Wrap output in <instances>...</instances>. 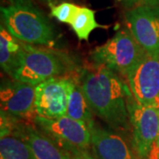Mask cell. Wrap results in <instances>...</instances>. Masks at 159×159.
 Segmentation results:
<instances>
[{
	"mask_svg": "<svg viewBox=\"0 0 159 159\" xmlns=\"http://www.w3.org/2000/svg\"><path fill=\"white\" fill-rule=\"evenodd\" d=\"M80 83L94 114L115 132L131 131L127 97L130 89L122 77L102 66L84 69Z\"/></svg>",
	"mask_w": 159,
	"mask_h": 159,
	"instance_id": "cell-1",
	"label": "cell"
},
{
	"mask_svg": "<svg viewBox=\"0 0 159 159\" xmlns=\"http://www.w3.org/2000/svg\"><path fill=\"white\" fill-rule=\"evenodd\" d=\"M5 28L19 41L31 45L52 46L56 32L43 12L29 0H12L1 7Z\"/></svg>",
	"mask_w": 159,
	"mask_h": 159,
	"instance_id": "cell-2",
	"label": "cell"
},
{
	"mask_svg": "<svg viewBox=\"0 0 159 159\" xmlns=\"http://www.w3.org/2000/svg\"><path fill=\"white\" fill-rule=\"evenodd\" d=\"M24 51L12 79L37 86L47 80L66 76L75 70L74 61L61 51L36 48L23 43Z\"/></svg>",
	"mask_w": 159,
	"mask_h": 159,
	"instance_id": "cell-3",
	"label": "cell"
},
{
	"mask_svg": "<svg viewBox=\"0 0 159 159\" xmlns=\"http://www.w3.org/2000/svg\"><path fill=\"white\" fill-rule=\"evenodd\" d=\"M146 56L148 54L126 29L118 31L90 54L95 65L102 66L125 78Z\"/></svg>",
	"mask_w": 159,
	"mask_h": 159,
	"instance_id": "cell-4",
	"label": "cell"
},
{
	"mask_svg": "<svg viewBox=\"0 0 159 159\" xmlns=\"http://www.w3.org/2000/svg\"><path fill=\"white\" fill-rule=\"evenodd\" d=\"M132 149L138 159H147L156 145L159 131V109L140 104L131 91L127 97Z\"/></svg>",
	"mask_w": 159,
	"mask_h": 159,
	"instance_id": "cell-5",
	"label": "cell"
},
{
	"mask_svg": "<svg viewBox=\"0 0 159 159\" xmlns=\"http://www.w3.org/2000/svg\"><path fill=\"white\" fill-rule=\"evenodd\" d=\"M34 125L37 128L69 153L88 150L91 146V130L85 123L65 115L56 119H48L36 115Z\"/></svg>",
	"mask_w": 159,
	"mask_h": 159,
	"instance_id": "cell-6",
	"label": "cell"
},
{
	"mask_svg": "<svg viewBox=\"0 0 159 159\" xmlns=\"http://www.w3.org/2000/svg\"><path fill=\"white\" fill-rule=\"evenodd\" d=\"M77 78L56 77L35 87L34 109L38 116L56 119L66 115L69 98Z\"/></svg>",
	"mask_w": 159,
	"mask_h": 159,
	"instance_id": "cell-7",
	"label": "cell"
},
{
	"mask_svg": "<svg viewBox=\"0 0 159 159\" xmlns=\"http://www.w3.org/2000/svg\"><path fill=\"white\" fill-rule=\"evenodd\" d=\"M128 29L145 52L159 59V6L140 5L125 11Z\"/></svg>",
	"mask_w": 159,
	"mask_h": 159,
	"instance_id": "cell-8",
	"label": "cell"
},
{
	"mask_svg": "<svg viewBox=\"0 0 159 159\" xmlns=\"http://www.w3.org/2000/svg\"><path fill=\"white\" fill-rule=\"evenodd\" d=\"M125 79L140 104L159 109V59L146 56Z\"/></svg>",
	"mask_w": 159,
	"mask_h": 159,
	"instance_id": "cell-9",
	"label": "cell"
},
{
	"mask_svg": "<svg viewBox=\"0 0 159 159\" xmlns=\"http://www.w3.org/2000/svg\"><path fill=\"white\" fill-rule=\"evenodd\" d=\"M36 86L13 80L3 82L0 89L1 112L16 119H33Z\"/></svg>",
	"mask_w": 159,
	"mask_h": 159,
	"instance_id": "cell-10",
	"label": "cell"
},
{
	"mask_svg": "<svg viewBox=\"0 0 159 159\" xmlns=\"http://www.w3.org/2000/svg\"><path fill=\"white\" fill-rule=\"evenodd\" d=\"M11 134L22 139L28 144L33 159H72L68 151L39 130L34 123L32 125L14 119Z\"/></svg>",
	"mask_w": 159,
	"mask_h": 159,
	"instance_id": "cell-11",
	"label": "cell"
},
{
	"mask_svg": "<svg viewBox=\"0 0 159 159\" xmlns=\"http://www.w3.org/2000/svg\"><path fill=\"white\" fill-rule=\"evenodd\" d=\"M90 147L97 159H137L123 137L97 123L91 128Z\"/></svg>",
	"mask_w": 159,
	"mask_h": 159,
	"instance_id": "cell-12",
	"label": "cell"
},
{
	"mask_svg": "<svg viewBox=\"0 0 159 159\" xmlns=\"http://www.w3.org/2000/svg\"><path fill=\"white\" fill-rule=\"evenodd\" d=\"M23 43L16 39L1 25L0 28V65L4 72L12 77L22 57Z\"/></svg>",
	"mask_w": 159,
	"mask_h": 159,
	"instance_id": "cell-13",
	"label": "cell"
},
{
	"mask_svg": "<svg viewBox=\"0 0 159 159\" xmlns=\"http://www.w3.org/2000/svg\"><path fill=\"white\" fill-rule=\"evenodd\" d=\"M66 115L75 120L85 123L90 130L96 124L94 112L86 99L79 78L76 79L74 89L71 92Z\"/></svg>",
	"mask_w": 159,
	"mask_h": 159,
	"instance_id": "cell-14",
	"label": "cell"
},
{
	"mask_svg": "<svg viewBox=\"0 0 159 159\" xmlns=\"http://www.w3.org/2000/svg\"><path fill=\"white\" fill-rule=\"evenodd\" d=\"M70 25L80 41H88L91 32L96 29L106 28L97 22L95 11L88 7H80Z\"/></svg>",
	"mask_w": 159,
	"mask_h": 159,
	"instance_id": "cell-15",
	"label": "cell"
},
{
	"mask_svg": "<svg viewBox=\"0 0 159 159\" xmlns=\"http://www.w3.org/2000/svg\"><path fill=\"white\" fill-rule=\"evenodd\" d=\"M0 159H33V157L28 144L10 134L1 136Z\"/></svg>",
	"mask_w": 159,
	"mask_h": 159,
	"instance_id": "cell-16",
	"label": "cell"
},
{
	"mask_svg": "<svg viewBox=\"0 0 159 159\" xmlns=\"http://www.w3.org/2000/svg\"><path fill=\"white\" fill-rule=\"evenodd\" d=\"M79 9L80 6L74 4L63 2L57 6H51V13L58 21L71 24Z\"/></svg>",
	"mask_w": 159,
	"mask_h": 159,
	"instance_id": "cell-17",
	"label": "cell"
},
{
	"mask_svg": "<svg viewBox=\"0 0 159 159\" xmlns=\"http://www.w3.org/2000/svg\"><path fill=\"white\" fill-rule=\"evenodd\" d=\"M71 157L72 159H97L96 157H93L92 155L89 153L88 150H78L72 152Z\"/></svg>",
	"mask_w": 159,
	"mask_h": 159,
	"instance_id": "cell-18",
	"label": "cell"
},
{
	"mask_svg": "<svg viewBox=\"0 0 159 159\" xmlns=\"http://www.w3.org/2000/svg\"><path fill=\"white\" fill-rule=\"evenodd\" d=\"M121 2L126 8L131 9L137 6H140L142 3V0H121Z\"/></svg>",
	"mask_w": 159,
	"mask_h": 159,
	"instance_id": "cell-19",
	"label": "cell"
},
{
	"mask_svg": "<svg viewBox=\"0 0 159 159\" xmlns=\"http://www.w3.org/2000/svg\"><path fill=\"white\" fill-rule=\"evenodd\" d=\"M141 5L148 6H159V0H142Z\"/></svg>",
	"mask_w": 159,
	"mask_h": 159,
	"instance_id": "cell-20",
	"label": "cell"
},
{
	"mask_svg": "<svg viewBox=\"0 0 159 159\" xmlns=\"http://www.w3.org/2000/svg\"><path fill=\"white\" fill-rule=\"evenodd\" d=\"M155 147L159 149V131H158V135H157V142H156V145Z\"/></svg>",
	"mask_w": 159,
	"mask_h": 159,
	"instance_id": "cell-21",
	"label": "cell"
},
{
	"mask_svg": "<svg viewBox=\"0 0 159 159\" xmlns=\"http://www.w3.org/2000/svg\"><path fill=\"white\" fill-rule=\"evenodd\" d=\"M157 159H159V149H158V152L157 153Z\"/></svg>",
	"mask_w": 159,
	"mask_h": 159,
	"instance_id": "cell-22",
	"label": "cell"
},
{
	"mask_svg": "<svg viewBox=\"0 0 159 159\" xmlns=\"http://www.w3.org/2000/svg\"><path fill=\"white\" fill-rule=\"evenodd\" d=\"M44 1H51V0H44Z\"/></svg>",
	"mask_w": 159,
	"mask_h": 159,
	"instance_id": "cell-23",
	"label": "cell"
}]
</instances>
